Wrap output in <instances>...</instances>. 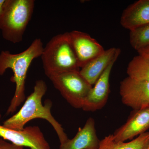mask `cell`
Returning a JSON list of instances; mask_svg holds the SVG:
<instances>
[{
	"instance_id": "1",
	"label": "cell",
	"mask_w": 149,
	"mask_h": 149,
	"mask_svg": "<svg viewBox=\"0 0 149 149\" xmlns=\"http://www.w3.org/2000/svg\"><path fill=\"white\" fill-rule=\"evenodd\" d=\"M47 90V84L44 80H40L35 82L34 91L27 98L24 104L15 114L7 119L3 126L17 130L24 128L27 123L35 118L47 120L53 126L58 136L60 144L68 139L61 124L55 119L51 113L52 102L47 100L45 104L42 103V99Z\"/></svg>"
},
{
	"instance_id": "2",
	"label": "cell",
	"mask_w": 149,
	"mask_h": 149,
	"mask_svg": "<svg viewBox=\"0 0 149 149\" xmlns=\"http://www.w3.org/2000/svg\"><path fill=\"white\" fill-rule=\"evenodd\" d=\"M44 47L40 38L35 39L29 47L20 53L13 54L8 51L0 53V75L10 69L13 75L10 80L16 85L6 114L13 113L25 99V84L27 71L33 60L41 56Z\"/></svg>"
},
{
	"instance_id": "3",
	"label": "cell",
	"mask_w": 149,
	"mask_h": 149,
	"mask_svg": "<svg viewBox=\"0 0 149 149\" xmlns=\"http://www.w3.org/2000/svg\"><path fill=\"white\" fill-rule=\"evenodd\" d=\"M35 3L34 0H5L0 12V30L4 40L13 44L22 41Z\"/></svg>"
},
{
	"instance_id": "4",
	"label": "cell",
	"mask_w": 149,
	"mask_h": 149,
	"mask_svg": "<svg viewBox=\"0 0 149 149\" xmlns=\"http://www.w3.org/2000/svg\"><path fill=\"white\" fill-rule=\"evenodd\" d=\"M41 57L45 73L48 77L55 73L80 70L69 32L53 37L44 47Z\"/></svg>"
},
{
	"instance_id": "5",
	"label": "cell",
	"mask_w": 149,
	"mask_h": 149,
	"mask_svg": "<svg viewBox=\"0 0 149 149\" xmlns=\"http://www.w3.org/2000/svg\"><path fill=\"white\" fill-rule=\"evenodd\" d=\"M48 77L71 106L82 109L93 86L80 74V70L55 73Z\"/></svg>"
},
{
	"instance_id": "6",
	"label": "cell",
	"mask_w": 149,
	"mask_h": 149,
	"mask_svg": "<svg viewBox=\"0 0 149 149\" xmlns=\"http://www.w3.org/2000/svg\"><path fill=\"white\" fill-rule=\"evenodd\" d=\"M0 137L19 146L30 149H50L42 132L37 126H28L23 130H17L0 124Z\"/></svg>"
},
{
	"instance_id": "7",
	"label": "cell",
	"mask_w": 149,
	"mask_h": 149,
	"mask_svg": "<svg viewBox=\"0 0 149 149\" xmlns=\"http://www.w3.org/2000/svg\"><path fill=\"white\" fill-rule=\"evenodd\" d=\"M119 93L123 103L134 110L149 106V82L127 77L120 82Z\"/></svg>"
},
{
	"instance_id": "8",
	"label": "cell",
	"mask_w": 149,
	"mask_h": 149,
	"mask_svg": "<svg viewBox=\"0 0 149 149\" xmlns=\"http://www.w3.org/2000/svg\"><path fill=\"white\" fill-rule=\"evenodd\" d=\"M69 35L80 68L105 50L97 40L87 33L73 30L69 32Z\"/></svg>"
},
{
	"instance_id": "9",
	"label": "cell",
	"mask_w": 149,
	"mask_h": 149,
	"mask_svg": "<svg viewBox=\"0 0 149 149\" xmlns=\"http://www.w3.org/2000/svg\"><path fill=\"white\" fill-rule=\"evenodd\" d=\"M149 129V106L134 110L127 121L113 134L117 142H124L147 132Z\"/></svg>"
},
{
	"instance_id": "10",
	"label": "cell",
	"mask_w": 149,
	"mask_h": 149,
	"mask_svg": "<svg viewBox=\"0 0 149 149\" xmlns=\"http://www.w3.org/2000/svg\"><path fill=\"white\" fill-rule=\"evenodd\" d=\"M116 60H114L110 63L91 89L82 107L84 111H95L102 109L106 104L110 92V76Z\"/></svg>"
},
{
	"instance_id": "11",
	"label": "cell",
	"mask_w": 149,
	"mask_h": 149,
	"mask_svg": "<svg viewBox=\"0 0 149 149\" xmlns=\"http://www.w3.org/2000/svg\"><path fill=\"white\" fill-rule=\"evenodd\" d=\"M119 48L112 47L104 50L100 55L85 65L80 70V74L93 86L112 61L120 55Z\"/></svg>"
},
{
	"instance_id": "12",
	"label": "cell",
	"mask_w": 149,
	"mask_h": 149,
	"mask_svg": "<svg viewBox=\"0 0 149 149\" xmlns=\"http://www.w3.org/2000/svg\"><path fill=\"white\" fill-rule=\"evenodd\" d=\"M100 141L96 132L95 121L90 117L83 128H78L74 138L60 144L59 149H97Z\"/></svg>"
},
{
	"instance_id": "13",
	"label": "cell",
	"mask_w": 149,
	"mask_h": 149,
	"mask_svg": "<svg viewBox=\"0 0 149 149\" xmlns=\"http://www.w3.org/2000/svg\"><path fill=\"white\" fill-rule=\"evenodd\" d=\"M120 23L130 31L149 23V0H139L128 6L123 12Z\"/></svg>"
},
{
	"instance_id": "14",
	"label": "cell",
	"mask_w": 149,
	"mask_h": 149,
	"mask_svg": "<svg viewBox=\"0 0 149 149\" xmlns=\"http://www.w3.org/2000/svg\"><path fill=\"white\" fill-rule=\"evenodd\" d=\"M149 145V132L141 134L127 143L117 142L113 139V134H110L100 141L97 149H146Z\"/></svg>"
},
{
	"instance_id": "15",
	"label": "cell",
	"mask_w": 149,
	"mask_h": 149,
	"mask_svg": "<svg viewBox=\"0 0 149 149\" xmlns=\"http://www.w3.org/2000/svg\"><path fill=\"white\" fill-rule=\"evenodd\" d=\"M128 77L139 81L149 82V57L139 54L128 63Z\"/></svg>"
},
{
	"instance_id": "16",
	"label": "cell",
	"mask_w": 149,
	"mask_h": 149,
	"mask_svg": "<svg viewBox=\"0 0 149 149\" xmlns=\"http://www.w3.org/2000/svg\"><path fill=\"white\" fill-rule=\"evenodd\" d=\"M129 42L133 49L139 52L149 46V23L130 31Z\"/></svg>"
},
{
	"instance_id": "17",
	"label": "cell",
	"mask_w": 149,
	"mask_h": 149,
	"mask_svg": "<svg viewBox=\"0 0 149 149\" xmlns=\"http://www.w3.org/2000/svg\"><path fill=\"white\" fill-rule=\"evenodd\" d=\"M0 149H24V147L19 146L7 141L1 138L0 139Z\"/></svg>"
},
{
	"instance_id": "18",
	"label": "cell",
	"mask_w": 149,
	"mask_h": 149,
	"mask_svg": "<svg viewBox=\"0 0 149 149\" xmlns=\"http://www.w3.org/2000/svg\"><path fill=\"white\" fill-rule=\"evenodd\" d=\"M139 54L149 57V46L138 52Z\"/></svg>"
},
{
	"instance_id": "19",
	"label": "cell",
	"mask_w": 149,
	"mask_h": 149,
	"mask_svg": "<svg viewBox=\"0 0 149 149\" xmlns=\"http://www.w3.org/2000/svg\"><path fill=\"white\" fill-rule=\"evenodd\" d=\"M5 0H0V12H1V10L3 4Z\"/></svg>"
},
{
	"instance_id": "20",
	"label": "cell",
	"mask_w": 149,
	"mask_h": 149,
	"mask_svg": "<svg viewBox=\"0 0 149 149\" xmlns=\"http://www.w3.org/2000/svg\"><path fill=\"white\" fill-rule=\"evenodd\" d=\"M146 149H149V145L148 146V148H147Z\"/></svg>"
}]
</instances>
